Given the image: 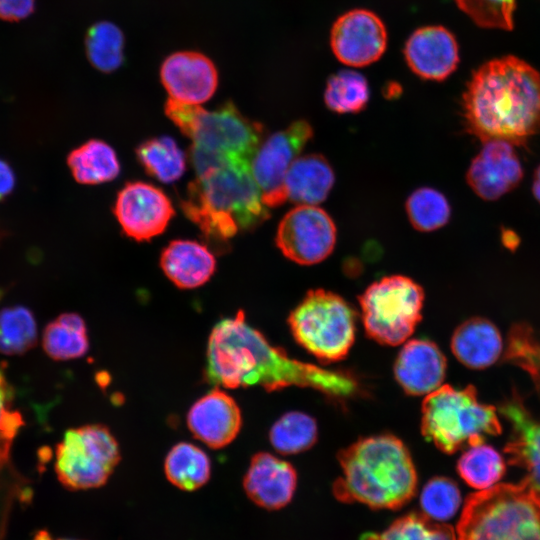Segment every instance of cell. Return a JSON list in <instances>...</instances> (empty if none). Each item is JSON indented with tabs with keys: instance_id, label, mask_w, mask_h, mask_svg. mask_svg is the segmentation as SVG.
<instances>
[{
	"instance_id": "cell-20",
	"label": "cell",
	"mask_w": 540,
	"mask_h": 540,
	"mask_svg": "<svg viewBox=\"0 0 540 540\" xmlns=\"http://www.w3.org/2000/svg\"><path fill=\"white\" fill-rule=\"evenodd\" d=\"M499 411L512 427L511 439L504 448L509 462L524 469L526 477L540 486V420L530 413L516 392Z\"/></svg>"
},
{
	"instance_id": "cell-31",
	"label": "cell",
	"mask_w": 540,
	"mask_h": 540,
	"mask_svg": "<svg viewBox=\"0 0 540 540\" xmlns=\"http://www.w3.org/2000/svg\"><path fill=\"white\" fill-rule=\"evenodd\" d=\"M272 446L281 454H296L309 449L317 439L316 421L302 412H289L270 429Z\"/></svg>"
},
{
	"instance_id": "cell-27",
	"label": "cell",
	"mask_w": 540,
	"mask_h": 540,
	"mask_svg": "<svg viewBox=\"0 0 540 540\" xmlns=\"http://www.w3.org/2000/svg\"><path fill=\"white\" fill-rule=\"evenodd\" d=\"M136 155L144 170L163 183L176 181L186 170L185 153L168 136L145 140L137 147Z\"/></svg>"
},
{
	"instance_id": "cell-21",
	"label": "cell",
	"mask_w": 540,
	"mask_h": 540,
	"mask_svg": "<svg viewBox=\"0 0 540 540\" xmlns=\"http://www.w3.org/2000/svg\"><path fill=\"white\" fill-rule=\"evenodd\" d=\"M160 266L178 288L193 289L211 278L216 260L204 244L191 240H173L162 251Z\"/></svg>"
},
{
	"instance_id": "cell-4",
	"label": "cell",
	"mask_w": 540,
	"mask_h": 540,
	"mask_svg": "<svg viewBox=\"0 0 540 540\" xmlns=\"http://www.w3.org/2000/svg\"><path fill=\"white\" fill-rule=\"evenodd\" d=\"M457 540H540V486L529 478L470 495Z\"/></svg>"
},
{
	"instance_id": "cell-1",
	"label": "cell",
	"mask_w": 540,
	"mask_h": 540,
	"mask_svg": "<svg viewBox=\"0 0 540 540\" xmlns=\"http://www.w3.org/2000/svg\"><path fill=\"white\" fill-rule=\"evenodd\" d=\"M466 130L482 142L525 145L540 130V74L506 56L474 72L463 94Z\"/></svg>"
},
{
	"instance_id": "cell-37",
	"label": "cell",
	"mask_w": 540,
	"mask_h": 540,
	"mask_svg": "<svg viewBox=\"0 0 540 540\" xmlns=\"http://www.w3.org/2000/svg\"><path fill=\"white\" fill-rule=\"evenodd\" d=\"M477 25L511 30L515 0H455Z\"/></svg>"
},
{
	"instance_id": "cell-18",
	"label": "cell",
	"mask_w": 540,
	"mask_h": 540,
	"mask_svg": "<svg viewBox=\"0 0 540 540\" xmlns=\"http://www.w3.org/2000/svg\"><path fill=\"white\" fill-rule=\"evenodd\" d=\"M297 483L293 466L270 453L255 454L244 476V490L258 506L276 510L292 499Z\"/></svg>"
},
{
	"instance_id": "cell-28",
	"label": "cell",
	"mask_w": 540,
	"mask_h": 540,
	"mask_svg": "<svg viewBox=\"0 0 540 540\" xmlns=\"http://www.w3.org/2000/svg\"><path fill=\"white\" fill-rule=\"evenodd\" d=\"M125 37L113 22L93 24L85 36L86 55L91 65L103 73L116 71L124 62Z\"/></svg>"
},
{
	"instance_id": "cell-32",
	"label": "cell",
	"mask_w": 540,
	"mask_h": 540,
	"mask_svg": "<svg viewBox=\"0 0 540 540\" xmlns=\"http://www.w3.org/2000/svg\"><path fill=\"white\" fill-rule=\"evenodd\" d=\"M362 540H457V536L448 524L410 513L398 518L384 532L365 535Z\"/></svg>"
},
{
	"instance_id": "cell-39",
	"label": "cell",
	"mask_w": 540,
	"mask_h": 540,
	"mask_svg": "<svg viewBox=\"0 0 540 540\" xmlns=\"http://www.w3.org/2000/svg\"><path fill=\"white\" fill-rule=\"evenodd\" d=\"M34 7L35 0H0V18L6 21H19L28 17Z\"/></svg>"
},
{
	"instance_id": "cell-5",
	"label": "cell",
	"mask_w": 540,
	"mask_h": 540,
	"mask_svg": "<svg viewBox=\"0 0 540 540\" xmlns=\"http://www.w3.org/2000/svg\"><path fill=\"white\" fill-rule=\"evenodd\" d=\"M421 430L438 449L452 454L501 433L493 406L481 403L473 386L441 385L422 404Z\"/></svg>"
},
{
	"instance_id": "cell-30",
	"label": "cell",
	"mask_w": 540,
	"mask_h": 540,
	"mask_svg": "<svg viewBox=\"0 0 540 540\" xmlns=\"http://www.w3.org/2000/svg\"><path fill=\"white\" fill-rule=\"evenodd\" d=\"M370 96L366 78L352 70H343L332 75L326 85L324 101L336 113H357L362 111Z\"/></svg>"
},
{
	"instance_id": "cell-13",
	"label": "cell",
	"mask_w": 540,
	"mask_h": 540,
	"mask_svg": "<svg viewBox=\"0 0 540 540\" xmlns=\"http://www.w3.org/2000/svg\"><path fill=\"white\" fill-rule=\"evenodd\" d=\"M330 42L339 61L352 67H364L377 61L385 52L387 32L375 13L354 9L336 20Z\"/></svg>"
},
{
	"instance_id": "cell-3",
	"label": "cell",
	"mask_w": 540,
	"mask_h": 540,
	"mask_svg": "<svg viewBox=\"0 0 540 540\" xmlns=\"http://www.w3.org/2000/svg\"><path fill=\"white\" fill-rule=\"evenodd\" d=\"M342 476L333 484L341 502L399 509L417 490V473L403 442L393 435L367 437L338 454Z\"/></svg>"
},
{
	"instance_id": "cell-33",
	"label": "cell",
	"mask_w": 540,
	"mask_h": 540,
	"mask_svg": "<svg viewBox=\"0 0 540 540\" xmlns=\"http://www.w3.org/2000/svg\"><path fill=\"white\" fill-rule=\"evenodd\" d=\"M406 211L413 227L430 232L446 225L451 208L446 197L439 191L423 187L415 190L407 199Z\"/></svg>"
},
{
	"instance_id": "cell-42",
	"label": "cell",
	"mask_w": 540,
	"mask_h": 540,
	"mask_svg": "<svg viewBox=\"0 0 540 540\" xmlns=\"http://www.w3.org/2000/svg\"><path fill=\"white\" fill-rule=\"evenodd\" d=\"M34 540H75V539H53L46 531H40L36 536Z\"/></svg>"
},
{
	"instance_id": "cell-14",
	"label": "cell",
	"mask_w": 540,
	"mask_h": 540,
	"mask_svg": "<svg viewBox=\"0 0 540 540\" xmlns=\"http://www.w3.org/2000/svg\"><path fill=\"white\" fill-rule=\"evenodd\" d=\"M160 80L169 98L200 105L214 95L218 87V72L206 55L196 51H178L162 62Z\"/></svg>"
},
{
	"instance_id": "cell-43",
	"label": "cell",
	"mask_w": 540,
	"mask_h": 540,
	"mask_svg": "<svg viewBox=\"0 0 540 540\" xmlns=\"http://www.w3.org/2000/svg\"><path fill=\"white\" fill-rule=\"evenodd\" d=\"M1 296H2V291L0 290V298H1Z\"/></svg>"
},
{
	"instance_id": "cell-36",
	"label": "cell",
	"mask_w": 540,
	"mask_h": 540,
	"mask_svg": "<svg viewBox=\"0 0 540 540\" xmlns=\"http://www.w3.org/2000/svg\"><path fill=\"white\" fill-rule=\"evenodd\" d=\"M423 514L438 521L452 518L461 505V493L452 480L445 477L431 479L423 487L420 496Z\"/></svg>"
},
{
	"instance_id": "cell-25",
	"label": "cell",
	"mask_w": 540,
	"mask_h": 540,
	"mask_svg": "<svg viewBox=\"0 0 540 540\" xmlns=\"http://www.w3.org/2000/svg\"><path fill=\"white\" fill-rule=\"evenodd\" d=\"M164 471L170 483L181 490L194 491L205 485L211 474V462L199 447L186 442L168 452Z\"/></svg>"
},
{
	"instance_id": "cell-10",
	"label": "cell",
	"mask_w": 540,
	"mask_h": 540,
	"mask_svg": "<svg viewBox=\"0 0 540 540\" xmlns=\"http://www.w3.org/2000/svg\"><path fill=\"white\" fill-rule=\"evenodd\" d=\"M312 135L310 124L298 120L272 134L259 146L251 161V172L268 208L278 207L287 200L286 174Z\"/></svg>"
},
{
	"instance_id": "cell-12",
	"label": "cell",
	"mask_w": 540,
	"mask_h": 540,
	"mask_svg": "<svg viewBox=\"0 0 540 540\" xmlns=\"http://www.w3.org/2000/svg\"><path fill=\"white\" fill-rule=\"evenodd\" d=\"M114 214L124 233L140 242L164 232L175 211L163 190L147 182L133 181L118 192Z\"/></svg>"
},
{
	"instance_id": "cell-26",
	"label": "cell",
	"mask_w": 540,
	"mask_h": 540,
	"mask_svg": "<svg viewBox=\"0 0 540 540\" xmlns=\"http://www.w3.org/2000/svg\"><path fill=\"white\" fill-rule=\"evenodd\" d=\"M43 348L54 360H70L86 354L89 341L83 318L76 313L58 316L44 330Z\"/></svg>"
},
{
	"instance_id": "cell-2",
	"label": "cell",
	"mask_w": 540,
	"mask_h": 540,
	"mask_svg": "<svg viewBox=\"0 0 540 540\" xmlns=\"http://www.w3.org/2000/svg\"><path fill=\"white\" fill-rule=\"evenodd\" d=\"M180 207L218 253L228 251L230 240L238 232L253 230L270 215L251 163L239 159L190 182L180 198Z\"/></svg>"
},
{
	"instance_id": "cell-7",
	"label": "cell",
	"mask_w": 540,
	"mask_h": 540,
	"mask_svg": "<svg viewBox=\"0 0 540 540\" xmlns=\"http://www.w3.org/2000/svg\"><path fill=\"white\" fill-rule=\"evenodd\" d=\"M355 312L340 296L311 290L291 312L295 340L324 363L346 357L355 339Z\"/></svg>"
},
{
	"instance_id": "cell-19",
	"label": "cell",
	"mask_w": 540,
	"mask_h": 540,
	"mask_svg": "<svg viewBox=\"0 0 540 540\" xmlns=\"http://www.w3.org/2000/svg\"><path fill=\"white\" fill-rule=\"evenodd\" d=\"M446 366V358L435 343L414 339L406 342L400 350L394 373L406 393L428 395L441 386Z\"/></svg>"
},
{
	"instance_id": "cell-41",
	"label": "cell",
	"mask_w": 540,
	"mask_h": 540,
	"mask_svg": "<svg viewBox=\"0 0 540 540\" xmlns=\"http://www.w3.org/2000/svg\"><path fill=\"white\" fill-rule=\"evenodd\" d=\"M532 192L535 199L540 203V165L536 169L533 177Z\"/></svg>"
},
{
	"instance_id": "cell-15",
	"label": "cell",
	"mask_w": 540,
	"mask_h": 540,
	"mask_svg": "<svg viewBox=\"0 0 540 540\" xmlns=\"http://www.w3.org/2000/svg\"><path fill=\"white\" fill-rule=\"evenodd\" d=\"M514 145L503 140L483 142L467 171V182L483 200H497L513 190L523 178Z\"/></svg>"
},
{
	"instance_id": "cell-11",
	"label": "cell",
	"mask_w": 540,
	"mask_h": 540,
	"mask_svg": "<svg viewBox=\"0 0 540 540\" xmlns=\"http://www.w3.org/2000/svg\"><path fill=\"white\" fill-rule=\"evenodd\" d=\"M336 242V227L321 208L299 205L281 220L276 244L284 256L302 264L323 261L332 252Z\"/></svg>"
},
{
	"instance_id": "cell-38",
	"label": "cell",
	"mask_w": 540,
	"mask_h": 540,
	"mask_svg": "<svg viewBox=\"0 0 540 540\" xmlns=\"http://www.w3.org/2000/svg\"><path fill=\"white\" fill-rule=\"evenodd\" d=\"M22 424L21 415L12 408V394L0 368V467L7 460L12 441Z\"/></svg>"
},
{
	"instance_id": "cell-8",
	"label": "cell",
	"mask_w": 540,
	"mask_h": 540,
	"mask_svg": "<svg viewBox=\"0 0 540 540\" xmlns=\"http://www.w3.org/2000/svg\"><path fill=\"white\" fill-rule=\"evenodd\" d=\"M424 293L412 279L393 275L371 284L359 297L367 335L376 342L404 343L421 320Z\"/></svg>"
},
{
	"instance_id": "cell-16",
	"label": "cell",
	"mask_w": 540,
	"mask_h": 540,
	"mask_svg": "<svg viewBox=\"0 0 540 540\" xmlns=\"http://www.w3.org/2000/svg\"><path fill=\"white\" fill-rule=\"evenodd\" d=\"M187 425L195 438L219 449L238 435L242 425L241 412L229 394L215 388L191 406Z\"/></svg>"
},
{
	"instance_id": "cell-22",
	"label": "cell",
	"mask_w": 540,
	"mask_h": 540,
	"mask_svg": "<svg viewBox=\"0 0 540 540\" xmlns=\"http://www.w3.org/2000/svg\"><path fill=\"white\" fill-rule=\"evenodd\" d=\"M451 349L455 357L472 369H484L495 363L503 349L497 327L484 318H472L454 332Z\"/></svg>"
},
{
	"instance_id": "cell-40",
	"label": "cell",
	"mask_w": 540,
	"mask_h": 540,
	"mask_svg": "<svg viewBox=\"0 0 540 540\" xmlns=\"http://www.w3.org/2000/svg\"><path fill=\"white\" fill-rule=\"evenodd\" d=\"M15 185V176L10 166L0 159V200L10 194Z\"/></svg>"
},
{
	"instance_id": "cell-9",
	"label": "cell",
	"mask_w": 540,
	"mask_h": 540,
	"mask_svg": "<svg viewBox=\"0 0 540 540\" xmlns=\"http://www.w3.org/2000/svg\"><path fill=\"white\" fill-rule=\"evenodd\" d=\"M121 458L116 438L102 424H88L64 434L56 447L55 470L67 488L85 490L104 485Z\"/></svg>"
},
{
	"instance_id": "cell-17",
	"label": "cell",
	"mask_w": 540,
	"mask_h": 540,
	"mask_svg": "<svg viewBox=\"0 0 540 540\" xmlns=\"http://www.w3.org/2000/svg\"><path fill=\"white\" fill-rule=\"evenodd\" d=\"M404 55L410 69L427 80H444L459 62L456 40L442 26H426L414 31L405 44Z\"/></svg>"
},
{
	"instance_id": "cell-24",
	"label": "cell",
	"mask_w": 540,
	"mask_h": 540,
	"mask_svg": "<svg viewBox=\"0 0 540 540\" xmlns=\"http://www.w3.org/2000/svg\"><path fill=\"white\" fill-rule=\"evenodd\" d=\"M68 166L81 184H101L115 179L120 164L115 150L106 142L91 139L70 152Z\"/></svg>"
},
{
	"instance_id": "cell-6",
	"label": "cell",
	"mask_w": 540,
	"mask_h": 540,
	"mask_svg": "<svg viewBox=\"0 0 540 540\" xmlns=\"http://www.w3.org/2000/svg\"><path fill=\"white\" fill-rule=\"evenodd\" d=\"M164 109L192 144L205 150L251 163L262 143L263 126L244 116L230 101L207 110L168 98Z\"/></svg>"
},
{
	"instance_id": "cell-23",
	"label": "cell",
	"mask_w": 540,
	"mask_h": 540,
	"mask_svg": "<svg viewBox=\"0 0 540 540\" xmlns=\"http://www.w3.org/2000/svg\"><path fill=\"white\" fill-rule=\"evenodd\" d=\"M334 184V173L327 160L318 154L298 157L284 181L286 199L298 205L316 206L323 202Z\"/></svg>"
},
{
	"instance_id": "cell-35",
	"label": "cell",
	"mask_w": 540,
	"mask_h": 540,
	"mask_svg": "<svg viewBox=\"0 0 540 540\" xmlns=\"http://www.w3.org/2000/svg\"><path fill=\"white\" fill-rule=\"evenodd\" d=\"M504 359L527 371L540 388L539 333L524 323L513 326L509 333Z\"/></svg>"
},
{
	"instance_id": "cell-34",
	"label": "cell",
	"mask_w": 540,
	"mask_h": 540,
	"mask_svg": "<svg viewBox=\"0 0 540 540\" xmlns=\"http://www.w3.org/2000/svg\"><path fill=\"white\" fill-rule=\"evenodd\" d=\"M37 326L32 313L15 306L0 311V352L7 355L21 354L34 346Z\"/></svg>"
},
{
	"instance_id": "cell-29",
	"label": "cell",
	"mask_w": 540,
	"mask_h": 540,
	"mask_svg": "<svg viewBox=\"0 0 540 540\" xmlns=\"http://www.w3.org/2000/svg\"><path fill=\"white\" fill-rule=\"evenodd\" d=\"M460 477L472 488L488 489L497 484L505 473L503 457L483 443L469 446L457 463Z\"/></svg>"
}]
</instances>
